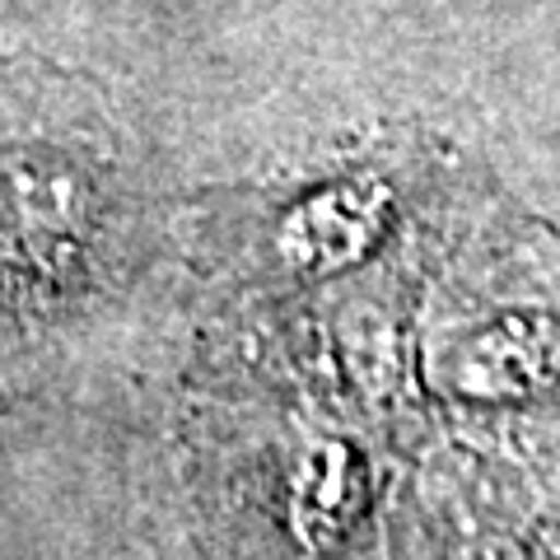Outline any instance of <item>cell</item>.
Here are the masks:
<instances>
[{
    "label": "cell",
    "instance_id": "cell-1",
    "mask_svg": "<svg viewBox=\"0 0 560 560\" xmlns=\"http://www.w3.org/2000/svg\"><path fill=\"white\" fill-rule=\"evenodd\" d=\"M164 257V187L90 84L0 66V401L47 393L131 323Z\"/></svg>",
    "mask_w": 560,
    "mask_h": 560
}]
</instances>
